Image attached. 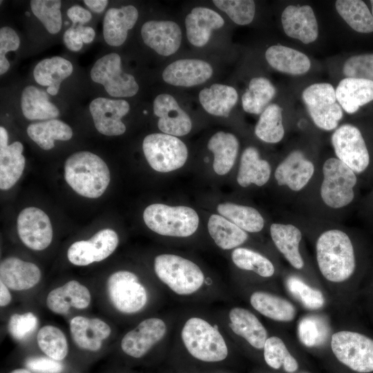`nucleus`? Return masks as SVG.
<instances>
[{
    "instance_id": "41",
    "label": "nucleus",
    "mask_w": 373,
    "mask_h": 373,
    "mask_svg": "<svg viewBox=\"0 0 373 373\" xmlns=\"http://www.w3.org/2000/svg\"><path fill=\"white\" fill-rule=\"evenodd\" d=\"M275 94L276 88L269 79L262 77H254L242 96V108L247 113L261 114Z\"/></svg>"
},
{
    "instance_id": "45",
    "label": "nucleus",
    "mask_w": 373,
    "mask_h": 373,
    "mask_svg": "<svg viewBox=\"0 0 373 373\" xmlns=\"http://www.w3.org/2000/svg\"><path fill=\"white\" fill-rule=\"evenodd\" d=\"M37 341L40 350L48 357L61 361L68 353L66 336L53 325L43 326L38 332Z\"/></svg>"
},
{
    "instance_id": "32",
    "label": "nucleus",
    "mask_w": 373,
    "mask_h": 373,
    "mask_svg": "<svg viewBox=\"0 0 373 373\" xmlns=\"http://www.w3.org/2000/svg\"><path fill=\"white\" fill-rule=\"evenodd\" d=\"M271 175L269 163L260 157L258 150L253 146L245 149L242 154L237 182L242 187L251 184L261 186L265 184Z\"/></svg>"
},
{
    "instance_id": "33",
    "label": "nucleus",
    "mask_w": 373,
    "mask_h": 373,
    "mask_svg": "<svg viewBox=\"0 0 373 373\" xmlns=\"http://www.w3.org/2000/svg\"><path fill=\"white\" fill-rule=\"evenodd\" d=\"M207 147L214 156V171L220 175L228 173L238 155L239 142L237 137L231 133L218 131L209 139Z\"/></svg>"
},
{
    "instance_id": "51",
    "label": "nucleus",
    "mask_w": 373,
    "mask_h": 373,
    "mask_svg": "<svg viewBox=\"0 0 373 373\" xmlns=\"http://www.w3.org/2000/svg\"><path fill=\"white\" fill-rule=\"evenodd\" d=\"M347 77L373 82V53L361 54L348 58L343 68Z\"/></svg>"
},
{
    "instance_id": "44",
    "label": "nucleus",
    "mask_w": 373,
    "mask_h": 373,
    "mask_svg": "<svg viewBox=\"0 0 373 373\" xmlns=\"http://www.w3.org/2000/svg\"><path fill=\"white\" fill-rule=\"evenodd\" d=\"M231 257L233 263L240 269L253 271L263 278H269L274 274L273 263L265 256L250 249L236 248Z\"/></svg>"
},
{
    "instance_id": "59",
    "label": "nucleus",
    "mask_w": 373,
    "mask_h": 373,
    "mask_svg": "<svg viewBox=\"0 0 373 373\" xmlns=\"http://www.w3.org/2000/svg\"><path fill=\"white\" fill-rule=\"evenodd\" d=\"M8 289L9 288L6 285H5L2 282H0V305L1 307H5L8 305L12 300V296Z\"/></svg>"
},
{
    "instance_id": "39",
    "label": "nucleus",
    "mask_w": 373,
    "mask_h": 373,
    "mask_svg": "<svg viewBox=\"0 0 373 373\" xmlns=\"http://www.w3.org/2000/svg\"><path fill=\"white\" fill-rule=\"evenodd\" d=\"M28 136L44 150L55 146V140L66 141L73 136L72 128L59 119H49L30 124L27 128Z\"/></svg>"
},
{
    "instance_id": "25",
    "label": "nucleus",
    "mask_w": 373,
    "mask_h": 373,
    "mask_svg": "<svg viewBox=\"0 0 373 373\" xmlns=\"http://www.w3.org/2000/svg\"><path fill=\"white\" fill-rule=\"evenodd\" d=\"M40 278L41 271L32 262L9 257L0 264V282L12 290L30 289L39 282Z\"/></svg>"
},
{
    "instance_id": "31",
    "label": "nucleus",
    "mask_w": 373,
    "mask_h": 373,
    "mask_svg": "<svg viewBox=\"0 0 373 373\" xmlns=\"http://www.w3.org/2000/svg\"><path fill=\"white\" fill-rule=\"evenodd\" d=\"M73 66L70 61L59 56L46 58L39 61L35 67L33 75L39 84L47 86V93L56 95L61 82L73 73Z\"/></svg>"
},
{
    "instance_id": "27",
    "label": "nucleus",
    "mask_w": 373,
    "mask_h": 373,
    "mask_svg": "<svg viewBox=\"0 0 373 373\" xmlns=\"http://www.w3.org/2000/svg\"><path fill=\"white\" fill-rule=\"evenodd\" d=\"M137 18L138 11L133 6L108 9L103 21L105 41L112 46L123 44L126 39L128 31L135 26Z\"/></svg>"
},
{
    "instance_id": "10",
    "label": "nucleus",
    "mask_w": 373,
    "mask_h": 373,
    "mask_svg": "<svg viewBox=\"0 0 373 373\" xmlns=\"http://www.w3.org/2000/svg\"><path fill=\"white\" fill-rule=\"evenodd\" d=\"M302 99L316 126L325 131H332L336 128L343 113L332 84H312L303 91Z\"/></svg>"
},
{
    "instance_id": "60",
    "label": "nucleus",
    "mask_w": 373,
    "mask_h": 373,
    "mask_svg": "<svg viewBox=\"0 0 373 373\" xmlns=\"http://www.w3.org/2000/svg\"><path fill=\"white\" fill-rule=\"evenodd\" d=\"M10 373H32L28 368H17L11 371Z\"/></svg>"
},
{
    "instance_id": "15",
    "label": "nucleus",
    "mask_w": 373,
    "mask_h": 373,
    "mask_svg": "<svg viewBox=\"0 0 373 373\" xmlns=\"http://www.w3.org/2000/svg\"><path fill=\"white\" fill-rule=\"evenodd\" d=\"M17 231L22 242L32 250L45 249L52 239L50 220L44 211L37 207H27L20 212Z\"/></svg>"
},
{
    "instance_id": "28",
    "label": "nucleus",
    "mask_w": 373,
    "mask_h": 373,
    "mask_svg": "<svg viewBox=\"0 0 373 373\" xmlns=\"http://www.w3.org/2000/svg\"><path fill=\"white\" fill-rule=\"evenodd\" d=\"M336 99L347 113L356 112L359 107L373 100V82L353 77H346L336 87Z\"/></svg>"
},
{
    "instance_id": "29",
    "label": "nucleus",
    "mask_w": 373,
    "mask_h": 373,
    "mask_svg": "<svg viewBox=\"0 0 373 373\" xmlns=\"http://www.w3.org/2000/svg\"><path fill=\"white\" fill-rule=\"evenodd\" d=\"M270 234L275 246L290 265L295 269H302L304 261L299 251L302 239L300 229L291 224L273 223Z\"/></svg>"
},
{
    "instance_id": "53",
    "label": "nucleus",
    "mask_w": 373,
    "mask_h": 373,
    "mask_svg": "<svg viewBox=\"0 0 373 373\" xmlns=\"http://www.w3.org/2000/svg\"><path fill=\"white\" fill-rule=\"evenodd\" d=\"M20 45V39L17 32L11 28L5 26L0 29V74L6 73L10 64L6 57L9 51L17 50Z\"/></svg>"
},
{
    "instance_id": "9",
    "label": "nucleus",
    "mask_w": 373,
    "mask_h": 373,
    "mask_svg": "<svg viewBox=\"0 0 373 373\" xmlns=\"http://www.w3.org/2000/svg\"><path fill=\"white\" fill-rule=\"evenodd\" d=\"M142 149L149 165L161 173L181 168L188 157L185 144L177 137L165 133L146 135L143 140Z\"/></svg>"
},
{
    "instance_id": "36",
    "label": "nucleus",
    "mask_w": 373,
    "mask_h": 373,
    "mask_svg": "<svg viewBox=\"0 0 373 373\" xmlns=\"http://www.w3.org/2000/svg\"><path fill=\"white\" fill-rule=\"evenodd\" d=\"M238 98L233 87L220 84L205 88L199 93V100L204 109L211 115L220 117L229 116Z\"/></svg>"
},
{
    "instance_id": "19",
    "label": "nucleus",
    "mask_w": 373,
    "mask_h": 373,
    "mask_svg": "<svg viewBox=\"0 0 373 373\" xmlns=\"http://www.w3.org/2000/svg\"><path fill=\"white\" fill-rule=\"evenodd\" d=\"M285 33L289 37L307 44L318 35V27L313 9L308 5L288 6L281 15Z\"/></svg>"
},
{
    "instance_id": "24",
    "label": "nucleus",
    "mask_w": 373,
    "mask_h": 373,
    "mask_svg": "<svg viewBox=\"0 0 373 373\" xmlns=\"http://www.w3.org/2000/svg\"><path fill=\"white\" fill-rule=\"evenodd\" d=\"M90 300L88 289L73 280L50 291L46 298V305L55 314H66L70 307L78 309L87 308Z\"/></svg>"
},
{
    "instance_id": "23",
    "label": "nucleus",
    "mask_w": 373,
    "mask_h": 373,
    "mask_svg": "<svg viewBox=\"0 0 373 373\" xmlns=\"http://www.w3.org/2000/svg\"><path fill=\"white\" fill-rule=\"evenodd\" d=\"M70 332L78 347L95 352L102 348L103 341L109 337L111 328L100 318L77 316L70 320Z\"/></svg>"
},
{
    "instance_id": "2",
    "label": "nucleus",
    "mask_w": 373,
    "mask_h": 373,
    "mask_svg": "<svg viewBox=\"0 0 373 373\" xmlns=\"http://www.w3.org/2000/svg\"><path fill=\"white\" fill-rule=\"evenodd\" d=\"M153 269L158 280L169 293L181 300L194 301L213 295L218 287L198 265L173 254L157 255Z\"/></svg>"
},
{
    "instance_id": "1",
    "label": "nucleus",
    "mask_w": 373,
    "mask_h": 373,
    "mask_svg": "<svg viewBox=\"0 0 373 373\" xmlns=\"http://www.w3.org/2000/svg\"><path fill=\"white\" fill-rule=\"evenodd\" d=\"M177 340L193 358L204 363H220L229 355L224 326L201 312L183 316L177 327Z\"/></svg>"
},
{
    "instance_id": "34",
    "label": "nucleus",
    "mask_w": 373,
    "mask_h": 373,
    "mask_svg": "<svg viewBox=\"0 0 373 373\" xmlns=\"http://www.w3.org/2000/svg\"><path fill=\"white\" fill-rule=\"evenodd\" d=\"M249 302L256 311L273 321L289 322L296 316V309L289 301L266 291L253 292Z\"/></svg>"
},
{
    "instance_id": "55",
    "label": "nucleus",
    "mask_w": 373,
    "mask_h": 373,
    "mask_svg": "<svg viewBox=\"0 0 373 373\" xmlns=\"http://www.w3.org/2000/svg\"><path fill=\"white\" fill-rule=\"evenodd\" d=\"M63 40L68 49L72 51H79L83 46V41L73 27L68 28L64 34Z\"/></svg>"
},
{
    "instance_id": "61",
    "label": "nucleus",
    "mask_w": 373,
    "mask_h": 373,
    "mask_svg": "<svg viewBox=\"0 0 373 373\" xmlns=\"http://www.w3.org/2000/svg\"><path fill=\"white\" fill-rule=\"evenodd\" d=\"M371 6H372V14L373 15V0L370 1Z\"/></svg>"
},
{
    "instance_id": "3",
    "label": "nucleus",
    "mask_w": 373,
    "mask_h": 373,
    "mask_svg": "<svg viewBox=\"0 0 373 373\" xmlns=\"http://www.w3.org/2000/svg\"><path fill=\"white\" fill-rule=\"evenodd\" d=\"M316 249L319 270L327 280L341 283L353 274L356 265L354 248L344 231H324L316 241Z\"/></svg>"
},
{
    "instance_id": "12",
    "label": "nucleus",
    "mask_w": 373,
    "mask_h": 373,
    "mask_svg": "<svg viewBox=\"0 0 373 373\" xmlns=\"http://www.w3.org/2000/svg\"><path fill=\"white\" fill-rule=\"evenodd\" d=\"M90 77L93 82L102 84L113 97H132L139 90L135 77L122 71L120 56L115 52L97 60L90 70Z\"/></svg>"
},
{
    "instance_id": "14",
    "label": "nucleus",
    "mask_w": 373,
    "mask_h": 373,
    "mask_svg": "<svg viewBox=\"0 0 373 373\" xmlns=\"http://www.w3.org/2000/svg\"><path fill=\"white\" fill-rule=\"evenodd\" d=\"M118 243L117 233L113 229H104L88 240L73 243L68 249V259L77 266H86L94 262H100L113 253Z\"/></svg>"
},
{
    "instance_id": "21",
    "label": "nucleus",
    "mask_w": 373,
    "mask_h": 373,
    "mask_svg": "<svg viewBox=\"0 0 373 373\" xmlns=\"http://www.w3.org/2000/svg\"><path fill=\"white\" fill-rule=\"evenodd\" d=\"M227 324L231 332L257 350L264 347L268 334L258 317L247 309L231 307L227 312Z\"/></svg>"
},
{
    "instance_id": "62",
    "label": "nucleus",
    "mask_w": 373,
    "mask_h": 373,
    "mask_svg": "<svg viewBox=\"0 0 373 373\" xmlns=\"http://www.w3.org/2000/svg\"><path fill=\"white\" fill-rule=\"evenodd\" d=\"M304 373H307V372H304Z\"/></svg>"
},
{
    "instance_id": "6",
    "label": "nucleus",
    "mask_w": 373,
    "mask_h": 373,
    "mask_svg": "<svg viewBox=\"0 0 373 373\" xmlns=\"http://www.w3.org/2000/svg\"><path fill=\"white\" fill-rule=\"evenodd\" d=\"M106 292L113 307L126 315L142 312L149 300L147 287L137 274L128 270L117 271L108 277Z\"/></svg>"
},
{
    "instance_id": "57",
    "label": "nucleus",
    "mask_w": 373,
    "mask_h": 373,
    "mask_svg": "<svg viewBox=\"0 0 373 373\" xmlns=\"http://www.w3.org/2000/svg\"><path fill=\"white\" fill-rule=\"evenodd\" d=\"M76 30L79 32L84 43L89 44L95 38V32L94 29L89 26H78Z\"/></svg>"
},
{
    "instance_id": "38",
    "label": "nucleus",
    "mask_w": 373,
    "mask_h": 373,
    "mask_svg": "<svg viewBox=\"0 0 373 373\" xmlns=\"http://www.w3.org/2000/svg\"><path fill=\"white\" fill-rule=\"evenodd\" d=\"M207 227L216 245L223 250L238 248L248 238L246 231L220 215H211Z\"/></svg>"
},
{
    "instance_id": "56",
    "label": "nucleus",
    "mask_w": 373,
    "mask_h": 373,
    "mask_svg": "<svg viewBox=\"0 0 373 373\" xmlns=\"http://www.w3.org/2000/svg\"><path fill=\"white\" fill-rule=\"evenodd\" d=\"M67 15L73 21V25L77 23H85L88 22L91 18V13L86 9L79 6H73L68 9Z\"/></svg>"
},
{
    "instance_id": "54",
    "label": "nucleus",
    "mask_w": 373,
    "mask_h": 373,
    "mask_svg": "<svg viewBox=\"0 0 373 373\" xmlns=\"http://www.w3.org/2000/svg\"><path fill=\"white\" fill-rule=\"evenodd\" d=\"M26 366L35 373H61L64 370L63 363L48 356H30L26 361Z\"/></svg>"
},
{
    "instance_id": "47",
    "label": "nucleus",
    "mask_w": 373,
    "mask_h": 373,
    "mask_svg": "<svg viewBox=\"0 0 373 373\" xmlns=\"http://www.w3.org/2000/svg\"><path fill=\"white\" fill-rule=\"evenodd\" d=\"M59 0H32L30 8L34 15L50 34L60 31L62 25Z\"/></svg>"
},
{
    "instance_id": "18",
    "label": "nucleus",
    "mask_w": 373,
    "mask_h": 373,
    "mask_svg": "<svg viewBox=\"0 0 373 373\" xmlns=\"http://www.w3.org/2000/svg\"><path fill=\"white\" fill-rule=\"evenodd\" d=\"M153 112L159 117L157 126L163 133L183 136L191 130L192 122L189 116L171 95H157L153 101Z\"/></svg>"
},
{
    "instance_id": "30",
    "label": "nucleus",
    "mask_w": 373,
    "mask_h": 373,
    "mask_svg": "<svg viewBox=\"0 0 373 373\" xmlns=\"http://www.w3.org/2000/svg\"><path fill=\"white\" fill-rule=\"evenodd\" d=\"M265 58L275 70L290 75H303L310 68L311 62L303 52L294 48L274 45L267 48Z\"/></svg>"
},
{
    "instance_id": "22",
    "label": "nucleus",
    "mask_w": 373,
    "mask_h": 373,
    "mask_svg": "<svg viewBox=\"0 0 373 373\" xmlns=\"http://www.w3.org/2000/svg\"><path fill=\"white\" fill-rule=\"evenodd\" d=\"M213 74L211 66L200 59H183L170 64L163 71L162 78L169 84L190 87L201 84Z\"/></svg>"
},
{
    "instance_id": "40",
    "label": "nucleus",
    "mask_w": 373,
    "mask_h": 373,
    "mask_svg": "<svg viewBox=\"0 0 373 373\" xmlns=\"http://www.w3.org/2000/svg\"><path fill=\"white\" fill-rule=\"evenodd\" d=\"M218 213L245 231L257 233L265 224L262 215L256 209L231 202L219 204Z\"/></svg>"
},
{
    "instance_id": "13",
    "label": "nucleus",
    "mask_w": 373,
    "mask_h": 373,
    "mask_svg": "<svg viewBox=\"0 0 373 373\" xmlns=\"http://www.w3.org/2000/svg\"><path fill=\"white\" fill-rule=\"evenodd\" d=\"M331 142L337 158L355 173L367 168L370 155L358 128L350 124L341 126L333 133Z\"/></svg>"
},
{
    "instance_id": "46",
    "label": "nucleus",
    "mask_w": 373,
    "mask_h": 373,
    "mask_svg": "<svg viewBox=\"0 0 373 373\" xmlns=\"http://www.w3.org/2000/svg\"><path fill=\"white\" fill-rule=\"evenodd\" d=\"M263 356L266 363L271 368L278 370L281 365L287 372H294L298 364L288 351L284 342L278 336L268 337L263 347Z\"/></svg>"
},
{
    "instance_id": "52",
    "label": "nucleus",
    "mask_w": 373,
    "mask_h": 373,
    "mask_svg": "<svg viewBox=\"0 0 373 373\" xmlns=\"http://www.w3.org/2000/svg\"><path fill=\"white\" fill-rule=\"evenodd\" d=\"M37 323L38 319L32 312L14 314L8 321V330L13 338L21 341L34 332Z\"/></svg>"
},
{
    "instance_id": "37",
    "label": "nucleus",
    "mask_w": 373,
    "mask_h": 373,
    "mask_svg": "<svg viewBox=\"0 0 373 373\" xmlns=\"http://www.w3.org/2000/svg\"><path fill=\"white\" fill-rule=\"evenodd\" d=\"M21 107L24 117L30 120L53 119L59 114L57 107L49 101L47 93L33 86L23 89Z\"/></svg>"
},
{
    "instance_id": "4",
    "label": "nucleus",
    "mask_w": 373,
    "mask_h": 373,
    "mask_svg": "<svg viewBox=\"0 0 373 373\" xmlns=\"http://www.w3.org/2000/svg\"><path fill=\"white\" fill-rule=\"evenodd\" d=\"M64 178L78 194L97 198L104 193L109 184L110 171L98 155L89 151H79L66 160Z\"/></svg>"
},
{
    "instance_id": "42",
    "label": "nucleus",
    "mask_w": 373,
    "mask_h": 373,
    "mask_svg": "<svg viewBox=\"0 0 373 373\" xmlns=\"http://www.w3.org/2000/svg\"><path fill=\"white\" fill-rule=\"evenodd\" d=\"M336 9L344 21L355 31L373 32V15L367 5L361 0H338Z\"/></svg>"
},
{
    "instance_id": "16",
    "label": "nucleus",
    "mask_w": 373,
    "mask_h": 373,
    "mask_svg": "<svg viewBox=\"0 0 373 373\" xmlns=\"http://www.w3.org/2000/svg\"><path fill=\"white\" fill-rule=\"evenodd\" d=\"M129 109L130 106L125 100L105 97L94 99L89 106L96 129L108 136L119 135L126 131V126L121 119Z\"/></svg>"
},
{
    "instance_id": "50",
    "label": "nucleus",
    "mask_w": 373,
    "mask_h": 373,
    "mask_svg": "<svg viewBox=\"0 0 373 373\" xmlns=\"http://www.w3.org/2000/svg\"><path fill=\"white\" fill-rule=\"evenodd\" d=\"M289 291L309 309H318L325 303L322 292L307 285L297 277L291 276L287 280Z\"/></svg>"
},
{
    "instance_id": "58",
    "label": "nucleus",
    "mask_w": 373,
    "mask_h": 373,
    "mask_svg": "<svg viewBox=\"0 0 373 373\" xmlns=\"http://www.w3.org/2000/svg\"><path fill=\"white\" fill-rule=\"evenodd\" d=\"M84 3L93 11L102 12L108 5L107 0H84Z\"/></svg>"
},
{
    "instance_id": "8",
    "label": "nucleus",
    "mask_w": 373,
    "mask_h": 373,
    "mask_svg": "<svg viewBox=\"0 0 373 373\" xmlns=\"http://www.w3.org/2000/svg\"><path fill=\"white\" fill-rule=\"evenodd\" d=\"M331 348L336 358L351 370L373 372V340L362 334L341 331L332 336Z\"/></svg>"
},
{
    "instance_id": "5",
    "label": "nucleus",
    "mask_w": 373,
    "mask_h": 373,
    "mask_svg": "<svg viewBox=\"0 0 373 373\" xmlns=\"http://www.w3.org/2000/svg\"><path fill=\"white\" fill-rule=\"evenodd\" d=\"M143 219L153 231L162 236L178 238L193 235L199 224L198 215L193 209L160 203L148 206L144 211Z\"/></svg>"
},
{
    "instance_id": "49",
    "label": "nucleus",
    "mask_w": 373,
    "mask_h": 373,
    "mask_svg": "<svg viewBox=\"0 0 373 373\" xmlns=\"http://www.w3.org/2000/svg\"><path fill=\"white\" fill-rule=\"evenodd\" d=\"M327 332L325 322L317 316H306L298 323V338L301 343L307 347L319 345L324 343Z\"/></svg>"
},
{
    "instance_id": "17",
    "label": "nucleus",
    "mask_w": 373,
    "mask_h": 373,
    "mask_svg": "<svg viewBox=\"0 0 373 373\" xmlns=\"http://www.w3.org/2000/svg\"><path fill=\"white\" fill-rule=\"evenodd\" d=\"M141 35L144 44L162 56L174 54L181 44L180 28L172 21H148L143 24Z\"/></svg>"
},
{
    "instance_id": "43",
    "label": "nucleus",
    "mask_w": 373,
    "mask_h": 373,
    "mask_svg": "<svg viewBox=\"0 0 373 373\" xmlns=\"http://www.w3.org/2000/svg\"><path fill=\"white\" fill-rule=\"evenodd\" d=\"M256 135L267 143L275 144L285 135L282 108L276 104H269L260 114L255 127Z\"/></svg>"
},
{
    "instance_id": "20",
    "label": "nucleus",
    "mask_w": 373,
    "mask_h": 373,
    "mask_svg": "<svg viewBox=\"0 0 373 373\" xmlns=\"http://www.w3.org/2000/svg\"><path fill=\"white\" fill-rule=\"evenodd\" d=\"M314 173L313 163L298 150L291 152L276 167L274 176L278 185H286L299 191L309 182Z\"/></svg>"
},
{
    "instance_id": "35",
    "label": "nucleus",
    "mask_w": 373,
    "mask_h": 373,
    "mask_svg": "<svg viewBox=\"0 0 373 373\" xmlns=\"http://www.w3.org/2000/svg\"><path fill=\"white\" fill-rule=\"evenodd\" d=\"M23 144L15 142L10 145L0 144V188L8 190L13 186L23 173L26 159L22 155Z\"/></svg>"
},
{
    "instance_id": "48",
    "label": "nucleus",
    "mask_w": 373,
    "mask_h": 373,
    "mask_svg": "<svg viewBox=\"0 0 373 373\" xmlns=\"http://www.w3.org/2000/svg\"><path fill=\"white\" fill-rule=\"evenodd\" d=\"M214 5L236 24L247 25L254 19L256 5L251 0H214Z\"/></svg>"
},
{
    "instance_id": "11",
    "label": "nucleus",
    "mask_w": 373,
    "mask_h": 373,
    "mask_svg": "<svg viewBox=\"0 0 373 373\" xmlns=\"http://www.w3.org/2000/svg\"><path fill=\"white\" fill-rule=\"evenodd\" d=\"M172 331L171 323L161 317L144 319L126 332L121 340V349L129 357L141 358L164 342Z\"/></svg>"
},
{
    "instance_id": "7",
    "label": "nucleus",
    "mask_w": 373,
    "mask_h": 373,
    "mask_svg": "<svg viewBox=\"0 0 373 373\" xmlns=\"http://www.w3.org/2000/svg\"><path fill=\"white\" fill-rule=\"evenodd\" d=\"M323 174L321 196L323 202L333 209L350 204L357 182L355 173L338 158L330 157L323 164Z\"/></svg>"
},
{
    "instance_id": "26",
    "label": "nucleus",
    "mask_w": 373,
    "mask_h": 373,
    "mask_svg": "<svg viewBox=\"0 0 373 373\" xmlns=\"http://www.w3.org/2000/svg\"><path fill=\"white\" fill-rule=\"evenodd\" d=\"M223 18L214 10L204 7L194 8L185 19L186 35L189 42L202 47L209 41L213 30L221 28Z\"/></svg>"
}]
</instances>
